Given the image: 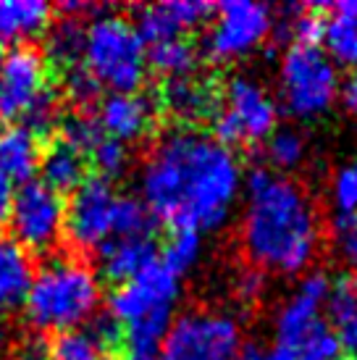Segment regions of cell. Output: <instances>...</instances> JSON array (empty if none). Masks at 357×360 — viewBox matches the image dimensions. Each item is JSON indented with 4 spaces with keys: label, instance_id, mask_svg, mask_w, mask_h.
I'll list each match as a JSON object with an SVG mask.
<instances>
[{
    "label": "cell",
    "instance_id": "obj_20",
    "mask_svg": "<svg viewBox=\"0 0 357 360\" xmlns=\"http://www.w3.org/2000/svg\"><path fill=\"white\" fill-rule=\"evenodd\" d=\"M34 279L32 255L11 234H0V308L24 305Z\"/></svg>",
    "mask_w": 357,
    "mask_h": 360
},
{
    "label": "cell",
    "instance_id": "obj_41",
    "mask_svg": "<svg viewBox=\"0 0 357 360\" xmlns=\"http://www.w3.org/2000/svg\"><path fill=\"white\" fill-rule=\"evenodd\" d=\"M344 360H357V355H355V358H344Z\"/></svg>",
    "mask_w": 357,
    "mask_h": 360
},
{
    "label": "cell",
    "instance_id": "obj_24",
    "mask_svg": "<svg viewBox=\"0 0 357 360\" xmlns=\"http://www.w3.org/2000/svg\"><path fill=\"white\" fill-rule=\"evenodd\" d=\"M84 34L87 27L77 16H66L63 21L50 24L45 32V60L53 63L63 74L69 69H77L84 60Z\"/></svg>",
    "mask_w": 357,
    "mask_h": 360
},
{
    "label": "cell",
    "instance_id": "obj_23",
    "mask_svg": "<svg viewBox=\"0 0 357 360\" xmlns=\"http://www.w3.org/2000/svg\"><path fill=\"white\" fill-rule=\"evenodd\" d=\"M323 51L331 56L334 63L357 69V0L328 6Z\"/></svg>",
    "mask_w": 357,
    "mask_h": 360
},
{
    "label": "cell",
    "instance_id": "obj_39",
    "mask_svg": "<svg viewBox=\"0 0 357 360\" xmlns=\"http://www.w3.org/2000/svg\"><path fill=\"white\" fill-rule=\"evenodd\" d=\"M239 360H276L273 350H263V347H245Z\"/></svg>",
    "mask_w": 357,
    "mask_h": 360
},
{
    "label": "cell",
    "instance_id": "obj_5",
    "mask_svg": "<svg viewBox=\"0 0 357 360\" xmlns=\"http://www.w3.org/2000/svg\"><path fill=\"white\" fill-rule=\"evenodd\" d=\"M82 63L103 90L139 92L148 77V45L131 21L116 13H100L87 24Z\"/></svg>",
    "mask_w": 357,
    "mask_h": 360
},
{
    "label": "cell",
    "instance_id": "obj_9",
    "mask_svg": "<svg viewBox=\"0 0 357 360\" xmlns=\"http://www.w3.org/2000/svg\"><path fill=\"white\" fill-rule=\"evenodd\" d=\"M273 19L276 13L266 3L226 0L213 8V21L205 32L202 51L219 63L247 58L271 37Z\"/></svg>",
    "mask_w": 357,
    "mask_h": 360
},
{
    "label": "cell",
    "instance_id": "obj_34",
    "mask_svg": "<svg viewBox=\"0 0 357 360\" xmlns=\"http://www.w3.org/2000/svg\"><path fill=\"white\" fill-rule=\"evenodd\" d=\"M100 137H103V129H100L98 119H92L89 113H79V116H71V119L63 121V137L60 140L74 145L84 155L98 145Z\"/></svg>",
    "mask_w": 357,
    "mask_h": 360
},
{
    "label": "cell",
    "instance_id": "obj_38",
    "mask_svg": "<svg viewBox=\"0 0 357 360\" xmlns=\"http://www.w3.org/2000/svg\"><path fill=\"white\" fill-rule=\"evenodd\" d=\"M8 342H11V323L6 319V310L0 308V355L8 350Z\"/></svg>",
    "mask_w": 357,
    "mask_h": 360
},
{
    "label": "cell",
    "instance_id": "obj_11",
    "mask_svg": "<svg viewBox=\"0 0 357 360\" xmlns=\"http://www.w3.org/2000/svg\"><path fill=\"white\" fill-rule=\"evenodd\" d=\"M328 290H331V279L320 271H313L308 276H302L294 292L281 302V308L276 310V323H273L276 360H287L302 345H308L313 337L328 329L326 316H323Z\"/></svg>",
    "mask_w": 357,
    "mask_h": 360
},
{
    "label": "cell",
    "instance_id": "obj_2",
    "mask_svg": "<svg viewBox=\"0 0 357 360\" xmlns=\"http://www.w3.org/2000/svg\"><path fill=\"white\" fill-rule=\"evenodd\" d=\"M242 250L249 263L271 274H302L320 248V216L305 187L271 169L245 174Z\"/></svg>",
    "mask_w": 357,
    "mask_h": 360
},
{
    "label": "cell",
    "instance_id": "obj_32",
    "mask_svg": "<svg viewBox=\"0 0 357 360\" xmlns=\"http://www.w3.org/2000/svg\"><path fill=\"white\" fill-rule=\"evenodd\" d=\"M63 90H66V98H69L74 105H79V108H92L95 103L100 105V101H103V87H100V82L89 74L84 63L63 74Z\"/></svg>",
    "mask_w": 357,
    "mask_h": 360
},
{
    "label": "cell",
    "instance_id": "obj_31",
    "mask_svg": "<svg viewBox=\"0 0 357 360\" xmlns=\"http://www.w3.org/2000/svg\"><path fill=\"white\" fill-rule=\"evenodd\" d=\"M89 160H92V166L98 169L100 179H116L121 176L124 171L129 169V150H126V145L119 140H113V137H100L98 145L87 153Z\"/></svg>",
    "mask_w": 357,
    "mask_h": 360
},
{
    "label": "cell",
    "instance_id": "obj_22",
    "mask_svg": "<svg viewBox=\"0 0 357 360\" xmlns=\"http://www.w3.org/2000/svg\"><path fill=\"white\" fill-rule=\"evenodd\" d=\"M326 323L337 334L342 347L357 355V279L355 276H339L331 281L326 297Z\"/></svg>",
    "mask_w": 357,
    "mask_h": 360
},
{
    "label": "cell",
    "instance_id": "obj_19",
    "mask_svg": "<svg viewBox=\"0 0 357 360\" xmlns=\"http://www.w3.org/2000/svg\"><path fill=\"white\" fill-rule=\"evenodd\" d=\"M40 137L21 124H3L0 127V174L13 184H27L34 179L42 163Z\"/></svg>",
    "mask_w": 357,
    "mask_h": 360
},
{
    "label": "cell",
    "instance_id": "obj_15",
    "mask_svg": "<svg viewBox=\"0 0 357 360\" xmlns=\"http://www.w3.org/2000/svg\"><path fill=\"white\" fill-rule=\"evenodd\" d=\"M158 116V105L142 92H110L100 101L98 124L105 137L124 142H137L148 137Z\"/></svg>",
    "mask_w": 357,
    "mask_h": 360
},
{
    "label": "cell",
    "instance_id": "obj_4",
    "mask_svg": "<svg viewBox=\"0 0 357 360\" xmlns=\"http://www.w3.org/2000/svg\"><path fill=\"white\" fill-rule=\"evenodd\" d=\"M181 279L160 258L134 279L119 284L108 300V316L124 329V347L160 352L174 323Z\"/></svg>",
    "mask_w": 357,
    "mask_h": 360
},
{
    "label": "cell",
    "instance_id": "obj_28",
    "mask_svg": "<svg viewBox=\"0 0 357 360\" xmlns=\"http://www.w3.org/2000/svg\"><path fill=\"white\" fill-rule=\"evenodd\" d=\"M48 360H110V350L103 347L87 329H77L53 337Z\"/></svg>",
    "mask_w": 357,
    "mask_h": 360
},
{
    "label": "cell",
    "instance_id": "obj_1",
    "mask_svg": "<svg viewBox=\"0 0 357 360\" xmlns=\"http://www.w3.org/2000/svg\"><path fill=\"white\" fill-rule=\"evenodd\" d=\"M245 174L231 148L195 127L160 137L139 171V190L150 213L171 229H221L242 195Z\"/></svg>",
    "mask_w": 357,
    "mask_h": 360
},
{
    "label": "cell",
    "instance_id": "obj_14",
    "mask_svg": "<svg viewBox=\"0 0 357 360\" xmlns=\"http://www.w3.org/2000/svg\"><path fill=\"white\" fill-rule=\"evenodd\" d=\"M213 13L210 3L202 0H163L142 6L134 13V30L145 45H158L166 40H178Z\"/></svg>",
    "mask_w": 357,
    "mask_h": 360
},
{
    "label": "cell",
    "instance_id": "obj_26",
    "mask_svg": "<svg viewBox=\"0 0 357 360\" xmlns=\"http://www.w3.org/2000/svg\"><path fill=\"white\" fill-rule=\"evenodd\" d=\"M266 158L276 174L299 169L308 158V140L299 129H276L266 140Z\"/></svg>",
    "mask_w": 357,
    "mask_h": 360
},
{
    "label": "cell",
    "instance_id": "obj_30",
    "mask_svg": "<svg viewBox=\"0 0 357 360\" xmlns=\"http://www.w3.org/2000/svg\"><path fill=\"white\" fill-rule=\"evenodd\" d=\"M328 200L337 216L357 213V158L344 160L328 181Z\"/></svg>",
    "mask_w": 357,
    "mask_h": 360
},
{
    "label": "cell",
    "instance_id": "obj_18",
    "mask_svg": "<svg viewBox=\"0 0 357 360\" xmlns=\"http://www.w3.org/2000/svg\"><path fill=\"white\" fill-rule=\"evenodd\" d=\"M98 260L103 276L119 287L155 263L158 248L152 237H110L98 250Z\"/></svg>",
    "mask_w": 357,
    "mask_h": 360
},
{
    "label": "cell",
    "instance_id": "obj_7",
    "mask_svg": "<svg viewBox=\"0 0 357 360\" xmlns=\"http://www.w3.org/2000/svg\"><path fill=\"white\" fill-rule=\"evenodd\" d=\"M278 103L249 74H234L221 90L219 110L213 116V137L226 145H258L276 131Z\"/></svg>",
    "mask_w": 357,
    "mask_h": 360
},
{
    "label": "cell",
    "instance_id": "obj_33",
    "mask_svg": "<svg viewBox=\"0 0 357 360\" xmlns=\"http://www.w3.org/2000/svg\"><path fill=\"white\" fill-rule=\"evenodd\" d=\"M331 245L342 266L357 274V213L337 216L331 224Z\"/></svg>",
    "mask_w": 357,
    "mask_h": 360
},
{
    "label": "cell",
    "instance_id": "obj_6",
    "mask_svg": "<svg viewBox=\"0 0 357 360\" xmlns=\"http://www.w3.org/2000/svg\"><path fill=\"white\" fill-rule=\"evenodd\" d=\"M342 79L323 45H287L278 63V103L294 119H318L337 105Z\"/></svg>",
    "mask_w": 357,
    "mask_h": 360
},
{
    "label": "cell",
    "instance_id": "obj_35",
    "mask_svg": "<svg viewBox=\"0 0 357 360\" xmlns=\"http://www.w3.org/2000/svg\"><path fill=\"white\" fill-rule=\"evenodd\" d=\"M234 292H237V297L242 302H258L263 297V292H266V276H263V271L255 269V266L245 269L234 279Z\"/></svg>",
    "mask_w": 357,
    "mask_h": 360
},
{
    "label": "cell",
    "instance_id": "obj_27",
    "mask_svg": "<svg viewBox=\"0 0 357 360\" xmlns=\"http://www.w3.org/2000/svg\"><path fill=\"white\" fill-rule=\"evenodd\" d=\"M200 258H202V234L187 229L171 231V237L166 240L163 252H160V263L169 266L178 279L195 269Z\"/></svg>",
    "mask_w": 357,
    "mask_h": 360
},
{
    "label": "cell",
    "instance_id": "obj_36",
    "mask_svg": "<svg viewBox=\"0 0 357 360\" xmlns=\"http://www.w3.org/2000/svg\"><path fill=\"white\" fill-rule=\"evenodd\" d=\"M342 103L347 105L352 113H357V69L349 71V77L342 82V92H339Z\"/></svg>",
    "mask_w": 357,
    "mask_h": 360
},
{
    "label": "cell",
    "instance_id": "obj_10",
    "mask_svg": "<svg viewBox=\"0 0 357 360\" xmlns=\"http://www.w3.org/2000/svg\"><path fill=\"white\" fill-rule=\"evenodd\" d=\"M11 237L30 252H48L66 234V200L40 179L13 190L8 213Z\"/></svg>",
    "mask_w": 357,
    "mask_h": 360
},
{
    "label": "cell",
    "instance_id": "obj_3",
    "mask_svg": "<svg viewBox=\"0 0 357 360\" xmlns=\"http://www.w3.org/2000/svg\"><path fill=\"white\" fill-rule=\"evenodd\" d=\"M103 284L98 271L77 258H53L34 271L24 316L37 331H77L98 316Z\"/></svg>",
    "mask_w": 357,
    "mask_h": 360
},
{
    "label": "cell",
    "instance_id": "obj_16",
    "mask_svg": "<svg viewBox=\"0 0 357 360\" xmlns=\"http://www.w3.org/2000/svg\"><path fill=\"white\" fill-rule=\"evenodd\" d=\"M221 90L205 77H187V79L166 82L163 87V105L176 116L181 124H202L213 121L219 110Z\"/></svg>",
    "mask_w": 357,
    "mask_h": 360
},
{
    "label": "cell",
    "instance_id": "obj_8",
    "mask_svg": "<svg viewBox=\"0 0 357 360\" xmlns=\"http://www.w3.org/2000/svg\"><path fill=\"white\" fill-rule=\"evenodd\" d=\"M242 326L221 310H189L171 323L158 360H239Z\"/></svg>",
    "mask_w": 357,
    "mask_h": 360
},
{
    "label": "cell",
    "instance_id": "obj_40",
    "mask_svg": "<svg viewBox=\"0 0 357 360\" xmlns=\"http://www.w3.org/2000/svg\"><path fill=\"white\" fill-rule=\"evenodd\" d=\"M160 352L155 350H131V347H124V360H158Z\"/></svg>",
    "mask_w": 357,
    "mask_h": 360
},
{
    "label": "cell",
    "instance_id": "obj_12",
    "mask_svg": "<svg viewBox=\"0 0 357 360\" xmlns=\"http://www.w3.org/2000/svg\"><path fill=\"white\" fill-rule=\"evenodd\" d=\"M48 60L34 48H13L0 53V121L21 124L48 98Z\"/></svg>",
    "mask_w": 357,
    "mask_h": 360
},
{
    "label": "cell",
    "instance_id": "obj_29",
    "mask_svg": "<svg viewBox=\"0 0 357 360\" xmlns=\"http://www.w3.org/2000/svg\"><path fill=\"white\" fill-rule=\"evenodd\" d=\"M152 224L155 216L142 198L119 195L113 213V237H152Z\"/></svg>",
    "mask_w": 357,
    "mask_h": 360
},
{
    "label": "cell",
    "instance_id": "obj_13",
    "mask_svg": "<svg viewBox=\"0 0 357 360\" xmlns=\"http://www.w3.org/2000/svg\"><path fill=\"white\" fill-rule=\"evenodd\" d=\"M119 195L108 179L89 176L66 202V237L82 252L100 250L113 237V213Z\"/></svg>",
    "mask_w": 357,
    "mask_h": 360
},
{
    "label": "cell",
    "instance_id": "obj_21",
    "mask_svg": "<svg viewBox=\"0 0 357 360\" xmlns=\"http://www.w3.org/2000/svg\"><path fill=\"white\" fill-rule=\"evenodd\" d=\"M87 155L77 150L74 145L66 140H56L48 150L42 153L40 174L42 184H48L53 192L66 195V192H77L89 179L87 176Z\"/></svg>",
    "mask_w": 357,
    "mask_h": 360
},
{
    "label": "cell",
    "instance_id": "obj_37",
    "mask_svg": "<svg viewBox=\"0 0 357 360\" xmlns=\"http://www.w3.org/2000/svg\"><path fill=\"white\" fill-rule=\"evenodd\" d=\"M11 200H13V184H11V181L0 174V226L8 221Z\"/></svg>",
    "mask_w": 357,
    "mask_h": 360
},
{
    "label": "cell",
    "instance_id": "obj_25",
    "mask_svg": "<svg viewBox=\"0 0 357 360\" xmlns=\"http://www.w3.org/2000/svg\"><path fill=\"white\" fill-rule=\"evenodd\" d=\"M148 69L158 71L166 82L195 77L200 69V51L189 40H166L148 48Z\"/></svg>",
    "mask_w": 357,
    "mask_h": 360
},
{
    "label": "cell",
    "instance_id": "obj_17",
    "mask_svg": "<svg viewBox=\"0 0 357 360\" xmlns=\"http://www.w3.org/2000/svg\"><path fill=\"white\" fill-rule=\"evenodd\" d=\"M53 8L45 0H0V53L27 48L48 32Z\"/></svg>",
    "mask_w": 357,
    "mask_h": 360
}]
</instances>
